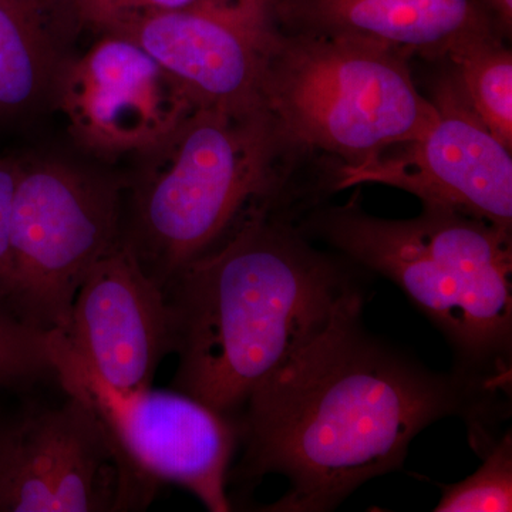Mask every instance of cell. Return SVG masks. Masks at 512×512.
<instances>
[{"mask_svg":"<svg viewBox=\"0 0 512 512\" xmlns=\"http://www.w3.org/2000/svg\"><path fill=\"white\" fill-rule=\"evenodd\" d=\"M55 376L99 417L127 470L153 500L180 485L212 512L231 511L225 485L238 443L235 420L177 390L113 389L50 332Z\"/></svg>","mask_w":512,"mask_h":512,"instance_id":"7","label":"cell"},{"mask_svg":"<svg viewBox=\"0 0 512 512\" xmlns=\"http://www.w3.org/2000/svg\"><path fill=\"white\" fill-rule=\"evenodd\" d=\"M276 19L284 29L365 40L407 59L443 60L468 37L500 32L478 0H276Z\"/></svg>","mask_w":512,"mask_h":512,"instance_id":"13","label":"cell"},{"mask_svg":"<svg viewBox=\"0 0 512 512\" xmlns=\"http://www.w3.org/2000/svg\"><path fill=\"white\" fill-rule=\"evenodd\" d=\"M195 2L198 0H60L74 22L99 35H120L150 16Z\"/></svg>","mask_w":512,"mask_h":512,"instance_id":"18","label":"cell"},{"mask_svg":"<svg viewBox=\"0 0 512 512\" xmlns=\"http://www.w3.org/2000/svg\"><path fill=\"white\" fill-rule=\"evenodd\" d=\"M336 320L269 377L237 417L242 480L288 478L289 491L264 511L323 512L372 478L402 467L421 430L464 417L474 447L490 444L500 389L481 377L426 369L360 323Z\"/></svg>","mask_w":512,"mask_h":512,"instance_id":"1","label":"cell"},{"mask_svg":"<svg viewBox=\"0 0 512 512\" xmlns=\"http://www.w3.org/2000/svg\"><path fill=\"white\" fill-rule=\"evenodd\" d=\"M62 336L93 375L117 390L146 389L174 352L173 312L164 289L121 237L86 275Z\"/></svg>","mask_w":512,"mask_h":512,"instance_id":"12","label":"cell"},{"mask_svg":"<svg viewBox=\"0 0 512 512\" xmlns=\"http://www.w3.org/2000/svg\"><path fill=\"white\" fill-rule=\"evenodd\" d=\"M504 37L511 36L512 0H478Z\"/></svg>","mask_w":512,"mask_h":512,"instance_id":"20","label":"cell"},{"mask_svg":"<svg viewBox=\"0 0 512 512\" xmlns=\"http://www.w3.org/2000/svg\"><path fill=\"white\" fill-rule=\"evenodd\" d=\"M448 76L491 134L512 150V53L497 30L457 43Z\"/></svg>","mask_w":512,"mask_h":512,"instance_id":"15","label":"cell"},{"mask_svg":"<svg viewBox=\"0 0 512 512\" xmlns=\"http://www.w3.org/2000/svg\"><path fill=\"white\" fill-rule=\"evenodd\" d=\"M8 423V419H3V417L0 416V444H2L3 434H5L6 426H8Z\"/></svg>","mask_w":512,"mask_h":512,"instance_id":"21","label":"cell"},{"mask_svg":"<svg viewBox=\"0 0 512 512\" xmlns=\"http://www.w3.org/2000/svg\"><path fill=\"white\" fill-rule=\"evenodd\" d=\"M352 266L313 247L291 212L249 215L163 288L178 355L173 389L237 420L256 387L363 308Z\"/></svg>","mask_w":512,"mask_h":512,"instance_id":"2","label":"cell"},{"mask_svg":"<svg viewBox=\"0 0 512 512\" xmlns=\"http://www.w3.org/2000/svg\"><path fill=\"white\" fill-rule=\"evenodd\" d=\"M57 74L46 0H0V120L37 106Z\"/></svg>","mask_w":512,"mask_h":512,"instance_id":"14","label":"cell"},{"mask_svg":"<svg viewBox=\"0 0 512 512\" xmlns=\"http://www.w3.org/2000/svg\"><path fill=\"white\" fill-rule=\"evenodd\" d=\"M121 237L116 185L59 161H20L8 308L29 325L63 332L84 278Z\"/></svg>","mask_w":512,"mask_h":512,"instance_id":"6","label":"cell"},{"mask_svg":"<svg viewBox=\"0 0 512 512\" xmlns=\"http://www.w3.org/2000/svg\"><path fill=\"white\" fill-rule=\"evenodd\" d=\"M439 512L512 511L511 430L485 448L484 461L473 476L461 483L441 485Z\"/></svg>","mask_w":512,"mask_h":512,"instance_id":"16","label":"cell"},{"mask_svg":"<svg viewBox=\"0 0 512 512\" xmlns=\"http://www.w3.org/2000/svg\"><path fill=\"white\" fill-rule=\"evenodd\" d=\"M276 29V0H198L120 35L163 64L197 107L247 109L262 104V73Z\"/></svg>","mask_w":512,"mask_h":512,"instance_id":"11","label":"cell"},{"mask_svg":"<svg viewBox=\"0 0 512 512\" xmlns=\"http://www.w3.org/2000/svg\"><path fill=\"white\" fill-rule=\"evenodd\" d=\"M19 173L20 160L0 157V303L6 308L10 288V220Z\"/></svg>","mask_w":512,"mask_h":512,"instance_id":"19","label":"cell"},{"mask_svg":"<svg viewBox=\"0 0 512 512\" xmlns=\"http://www.w3.org/2000/svg\"><path fill=\"white\" fill-rule=\"evenodd\" d=\"M355 266L400 286L450 340L460 367L507 392L512 353L510 229L444 208L384 220L349 204L316 205L301 218Z\"/></svg>","mask_w":512,"mask_h":512,"instance_id":"3","label":"cell"},{"mask_svg":"<svg viewBox=\"0 0 512 512\" xmlns=\"http://www.w3.org/2000/svg\"><path fill=\"white\" fill-rule=\"evenodd\" d=\"M436 117L419 136L359 165H333L329 190L383 184L423 207L460 212L512 231L511 150L481 123L446 74L433 94Z\"/></svg>","mask_w":512,"mask_h":512,"instance_id":"9","label":"cell"},{"mask_svg":"<svg viewBox=\"0 0 512 512\" xmlns=\"http://www.w3.org/2000/svg\"><path fill=\"white\" fill-rule=\"evenodd\" d=\"M136 185L130 242L161 288L184 266L262 210L298 211L292 187L301 154L285 143L262 104L198 107L163 144Z\"/></svg>","mask_w":512,"mask_h":512,"instance_id":"4","label":"cell"},{"mask_svg":"<svg viewBox=\"0 0 512 512\" xmlns=\"http://www.w3.org/2000/svg\"><path fill=\"white\" fill-rule=\"evenodd\" d=\"M56 92L73 137L107 156L154 150L198 109L163 64L114 33L59 70Z\"/></svg>","mask_w":512,"mask_h":512,"instance_id":"10","label":"cell"},{"mask_svg":"<svg viewBox=\"0 0 512 512\" xmlns=\"http://www.w3.org/2000/svg\"><path fill=\"white\" fill-rule=\"evenodd\" d=\"M259 96L288 146L338 165L373 160L419 136L436 117L406 56L365 40L279 25Z\"/></svg>","mask_w":512,"mask_h":512,"instance_id":"5","label":"cell"},{"mask_svg":"<svg viewBox=\"0 0 512 512\" xmlns=\"http://www.w3.org/2000/svg\"><path fill=\"white\" fill-rule=\"evenodd\" d=\"M46 375H55L50 332L0 303V389H25Z\"/></svg>","mask_w":512,"mask_h":512,"instance_id":"17","label":"cell"},{"mask_svg":"<svg viewBox=\"0 0 512 512\" xmlns=\"http://www.w3.org/2000/svg\"><path fill=\"white\" fill-rule=\"evenodd\" d=\"M151 501L79 397L9 420L0 444V512L137 511Z\"/></svg>","mask_w":512,"mask_h":512,"instance_id":"8","label":"cell"}]
</instances>
